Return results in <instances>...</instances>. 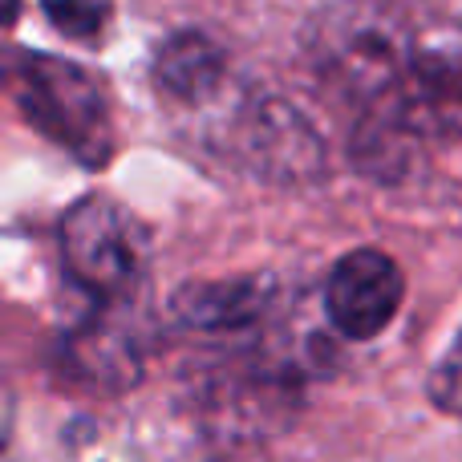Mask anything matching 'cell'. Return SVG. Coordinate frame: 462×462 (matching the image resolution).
<instances>
[{
    "label": "cell",
    "instance_id": "1",
    "mask_svg": "<svg viewBox=\"0 0 462 462\" xmlns=\"http://www.w3.org/2000/svg\"><path fill=\"white\" fill-rule=\"evenodd\" d=\"M320 86L353 114V151L393 175L418 143L462 138V24L393 0H337L309 24Z\"/></svg>",
    "mask_w": 462,
    "mask_h": 462
},
{
    "label": "cell",
    "instance_id": "2",
    "mask_svg": "<svg viewBox=\"0 0 462 462\" xmlns=\"http://www.w3.org/2000/svg\"><path fill=\"white\" fill-rule=\"evenodd\" d=\"M203 138L231 167L263 183H312L325 171V138L288 97L268 89H244L231 81L227 94L199 110Z\"/></svg>",
    "mask_w": 462,
    "mask_h": 462
},
{
    "label": "cell",
    "instance_id": "3",
    "mask_svg": "<svg viewBox=\"0 0 462 462\" xmlns=\"http://www.w3.org/2000/svg\"><path fill=\"white\" fill-rule=\"evenodd\" d=\"M8 89L24 122L81 167H106L114 159L110 89L94 69L53 53L21 49L8 61Z\"/></svg>",
    "mask_w": 462,
    "mask_h": 462
},
{
    "label": "cell",
    "instance_id": "4",
    "mask_svg": "<svg viewBox=\"0 0 462 462\" xmlns=\"http://www.w3.org/2000/svg\"><path fill=\"white\" fill-rule=\"evenodd\" d=\"M65 280L94 309H126L151 272V231L110 195H86L57 227Z\"/></svg>",
    "mask_w": 462,
    "mask_h": 462
},
{
    "label": "cell",
    "instance_id": "5",
    "mask_svg": "<svg viewBox=\"0 0 462 462\" xmlns=\"http://www.w3.org/2000/svg\"><path fill=\"white\" fill-rule=\"evenodd\" d=\"M406 300V276L382 247H353L328 268L325 317L345 341H377Z\"/></svg>",
    "mask_w": 462,
    "mask_h": 462
},
{
    "label": "cell",
    "instance_id": "6",
    "mask_svg": "<svg viewBox=\"0 0 462 462\" xmlns=\"http://www.w3.org/2000/svg\"><path fill=\"white\" fill-rule=\"evenodd\" d=\"M151 81L159 89V97H167L171 106H179L187 114H199L227 94L236 73H231L227 49L211 32L179 29L154 49Z\"/></svg>",
    "mask_w": 462,
    "mask_h": 462
},
{
    "label": "cell",
    "instance_id": "7",
    "mask_svg": "<svg viewBox=\"0 0 462 462\" xmlns=\"http://www.w3.org/2000/svg\"><path fill=\"white\" fill-rule=\"evenodd\" d=\"M171 317L191 333H244L263 320L276 304L272 276H219V280H187L171 292Z\"/></svg>",
    "mask_w": 462,
    "mask_h": 462
},
{
    "label": "cell",
    "instance_id": "8",
    "mask_svg": "<svg viewBox=\"0 0 462 462\" xmlns=\"http://www.w3.org/2000/svg\"><path fill=\"white\" fill-rule=\"evenodd\" d=\"M41 13L61 37L97 45L114 21V0H41Z\"/></svg>",
    "mask_w": 462,
    "mask_h": 462
},
{
    "label": "cell",
    "instance_id": "9",
    "mask_svg": "<svg viewBox=\"0 0 462 462\" xmlns=\"http://www.w3.org/2000/svg\"><path fill=\"white\" fill-rule=\"evenodd\" d=\"M430 393H434V402H439L442 410H455V402L462 398V325H458L455 341H450L447 357H442L439 369H434Z\"/></svg>",
    "mask_w": 462,
    "mask_h": 462
}]
</instances>
